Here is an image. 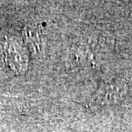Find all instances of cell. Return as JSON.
<instances>
[{
	"label": "cell",
	"mask_w": 132,
	"mask_h": 132,
	"mask_svg": "<svg viewBox=\"0 0 132 132\" xmlns=\"http://www.w3.org/2000/svg\"><path fill=\"white\" fill-rule=\"evenodd\" d=\"M0 47L7 65L15 74L25 72L28 59L24 47L17 40L7 37L0 42Z\"/></svg>",
	"instance_id": "7a4b0ae2"
},
{
	"label": "cell",
	"mask_w": 132,
	"mask_h": 132,
	"mask_svg": "<svg viewBox=\"0 0 132 132\" xmlns=\"http://www.w3.org/2000/svg\"><path fill=\"white\" fill-rule=\"evenodd\" d=\"M128 92L126 81L119 77H112L102 81L90 100V106L101 108L116 105L125 99Z\"/></svg>",
	"instance_id": "6da1fadb"
}]
</instances>
